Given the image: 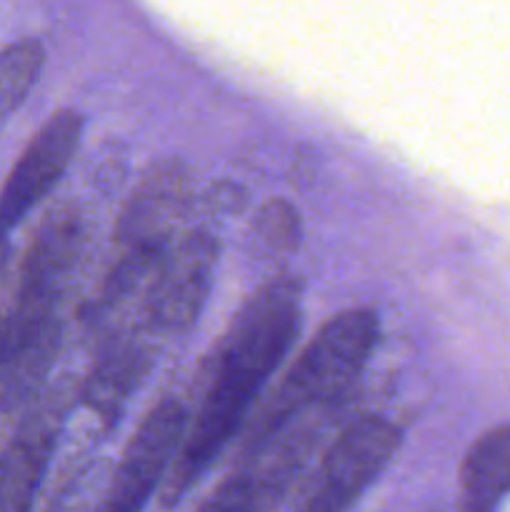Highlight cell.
<instances>
[{
    "label": "cell",
    "instance_id": "obj_8",
    "mask_svg": "<svg viewBox=\"0 0 510 512\" xmlns=\"http://www.w3.org/2000/svg\"><path fill=\"white\" fill-rule=\"evenodd\" d=\"M185 425L188 423L183 405L175 400H160L125 445L113 480L93 512H143L168 475Z\"/></svg>",
    "mask_w": 510,
    "mask_h": 512
},
{
    "label": "cell",
    "instance_id": "obj_4",
    "mask_svg": "<svg viewBox=\"0 0 510 512\" xmlns=\"http://www.w3.org/2000/svg\"><path fill=\"white\" fill-rule=\"evenodd\" d=\"M188 200V173L178 160L153 165L130 195L118 225L120 260L105 283V295L118 300L140 278L155 273L170 248L175 220Z\"/></svg>",
    "mask_w": 510,
    "mask_h": 512
},
{
    "label": "cell",
    "instance_id": "obj_6",
    "mask_svg": "<svg viewBox=\"0 0 510 512\" xmlns=\"http://www.w3.org/2000/svg\"><path fill=\"white\" fill-rule=\"evenodd\" d=\"M85 118L73 108H60L45 120L20 153L0 190V243L55 190L83 138Z\"/></svg>",
    "mask_w": 510,
    "mask_h": 512
},
{
    "label": "cell",
    "instance_id": "obj_14",
    "mask_svg": "<svg viewBox=\"0 0 510 512\" xmlns=\"http://www.w3.org/2000/svg\"><path fill=\"white\" fill-rule=\"evenodd\" d=\"M260 240L270 250H293L298 248L300 223L298 213L283 200H270L260 208L258 220H255Z\"/></svg>",
    "mask_w": 510,
    "mask_h": 512
},
{
    "label": "cell",
    "instance_id": "obj_2",
    "mask_svg": "<svg viewBox=\"0 0 510 512\" xmlns=\"http://www.w3.org/2000/svg\"><path fill=\"white\" fill-rule=\"evenodd\" d=\"M80 218L70 205L50 210L35 230L18 283L0 310V408L10 410L33 393L53 358L55 308L73 273Z\"/></svg>",
    "mask_w": 510,
    "mask_h": 512
},
{
    "label": "cell",
    "instance_id": "obj_7",
    "mask_svg": "<svg viewBox=\"0 0 510 512\" xmlns=\"http://www.w3.org/2000/svg\"><path fill=\"white\" fill-rule=\"evenodd\" d=\"M215 265L218 240L208 230H190L170 243L145 295L150 325L163 333H185L208 303Z\"/></svg>",
    "mask_w": 510,
    "mask_h": 512
},
{
    "label": "cell",
    "instance_id": "obj_3",
    "mask_svg": "<svg viewBox=\"0 0 510 512\" xmlns=\"http://www.w3.org/2000/svg\"><path fill=\"white\" fill-rule=\"evenodd\" d=\"M378 333L380 320L370 308H348L330 315L260 410L253 428L255 443L278 438L305 410L343 395L368 365Z\"/></svg>",
    "mask_w": 510,
    "mask_h": 512
},
{
    "label": "cell",
    "instance_id": "obj_9",
    "mask_svg": "<svg viewBox=\"0 0 510 512\" xmlns=\"http://www.w3.org/2000/svg\"><path fill=\"white\" fill-rule=\"evenodd\" d=\"M55 435V420L48 413H33L0 450V512H33Z\"/></svg>",
    "mask_w": 510,
    "mask_h": 512
},
{
    "label": "cell",
    "instance_id": "obj_1",
    "mask_svg": "<svg viewBox=\"0 0 510 512\" xmlns=\"http://www.w3.org/2000/svg\"><path fill=\"white\" fill-rule=\"evenodd\" d=\"M303 285L280 278L260 285L225 333L205 398L163 480V505H173L198 483L253 413L270 375L300 330Z\"/></svg>",
    "mask_w": 510,
    "mask_h": 512
},
{
    "label": "cell",
    "instance_id": "obj_10",
    "mask_svg": "<svg viewBox=\"0 0 510 512\" xmlns=\"http://www.w3.org/2000/svg\"><path fill=\"white\" fill-rule=\"evenodd\" d=\"M510 493V423L480 435L460 465L458 512H493Z\"/></svg>",
    "mask_w": 510,
    "mask_h": 512
},
{
    "label": "cell",
    "instance_id": "obj_13",
    "mask_svg": "<svg viewBox=\"0 0 510 512\" xmlns=\"http://www.w3.org/2000/svg\"><path fill=\"white\" fill-rule=\"evenodd\" d=\"M45 68L40 40L23 38L0 50V125L25 103Z\"/></svg>",
    "mask_w": 510,
    "mask_h": 512
},
{
    "label": "cell",
    "instance_id": "obj_5",
    "mask_svg": "<svg viewBox=\"0 0 510 512\" xmlns=\"http://www.w3.org/2000/svg\"><path fill=\"white\" fill-rule=\"evenodd\" d=\"M398 425L380 415L350 423L325 450L295 512H348L398 453Z\"/></svg>",
    "mask_w": 510,
    "mask_h": 512
},
{
    "label": "cell",
    "instance_id": "obj_12",
    "mask_svg": "<svg viewBox=\"0 0 510 512\" xmlns=\"http://www.w3.org/2000/svg\"><path fill=\"white\" fill-rule=\"evenodd\" d=\"M288 468L278 463L275 468H248L228 475L218 488L200 503L195 512H268L285 483Z\"/></svg>",
    "mask_w": 510,
    "mask_h": 512
},
{
    "label": "cell",
    "instance_id": "obj_11",
    "mask_svg": "<svg viewBox=\"0 0 510 512\" xmlns=\"http://www.w3.org/2000/svg\"><path fill=\"white\" fill-rule=\"evenodd\" d=\"M143 353L133 345H115L100 358L85 388V400L103 418H113L128 400L145 368Z\"/></svg>",
    "mask_w": 510,
    "mask_h": 512
}]
</instances>
